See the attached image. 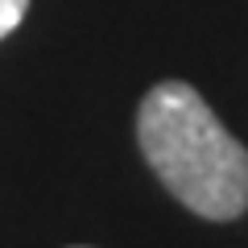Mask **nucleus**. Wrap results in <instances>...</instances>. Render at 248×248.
<instances>
[{"label": "nucleus", "instance_id": "obj_3", "mask_svg": "<svg viewBox=\"0 0 248 248\" xmlns=\"http://www.w3.org/2000/svg\"><path fill=\"white\" fill-rule=\"evenodd\" d=\"M79 248H83V244H79Z\"/></svg>", "mask_w": 248, "mask_h": 248}, {"label": "nucleus", "instance_id": "obj_1", "mask_svg": "<svg viewBox=\"0 0 248 248\" xmlns=\"http://www.w3.org/2000/svg\"><path fill=\"white\" fill-rule=\"evenodd\" d=\"M137 141L170 195L203 219L248 211V149L190 83H157L137 112Z\"/></svg>", "mask_w": 248, "mask_h": 248}, {"label": "nucleus", "instance_id": "obj_2", "mask_svg": "<svg viewBox=\"0 0 248 248\" xmlns=\"http://www.w3.org/2000/svg\"><path fill=\"white\" fill-rule=\"evenodd\" d=\"M25 9H29V0H0V37H9L25 21Z\"/></svg>", "mask_w": 248, "mask_h": 248}]
</instances>
